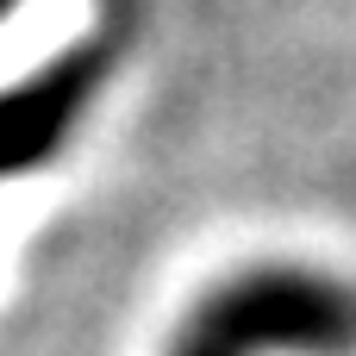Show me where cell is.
<instances>
[{
    "label": "cell",
    "instance_id": "cell-1",
    "mask_svg": "<svg viewBox=\"0 0 356 356\" xmlns=\"http://www.w3.org/2000/svg\"><path fill=\"white\" fill-rule=\"evenodd\" d=\"M163 356H356V288L313 263H250L169 325Z\"/></svg>",
    "mask_w": 356,
    "mask_h": 356
},
{
    "label": "cell",
    "instance_id": "cell-2",
    "mask_svg": "<svg viewBox=\"0 0 356 356\" xmlns=\"http://www.w3.org/2000/svg\"><path fill=\"white\" fill-rule=\"evenodd\" d=\"M106 69H113V50L81 38L44 56L38 69L0 81V181L38 175L44 163L63 156V144L81 131V119L100 100Z\"/></svg>",
    "mask_w": 356,
    "mask_h": 356
},
{
    "label": "cell",
    "instance_id": "cell-3",
    "mask_svg": "<svg viewBox=\"0 0 356 356\" xmlns=\"http://www.w3.org/2000/svg\"><path fill=\"white\" fill-rule=\"evenodd\" d=\"M13 6H19V0H0V19H6V13H13Z\"/></svg>",
    "mask_w": 356,
    "mask_h": 356
}]
</instances>
